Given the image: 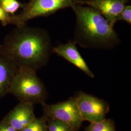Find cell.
<instances>
[{
    "instance_id": "9",
    "label": "cell",
    "mask_w": 131,
    "mask_h": 131,
    "mask_svg": "<svg viewBox=\"0 0 131 131\" xmlns=\"http://www.w3.org/2000/svg\"><path fill=\"white\" fill-rule=\"evenodd\" d=\"M34 104L29 103L20 102L4 118L18 131H20L36 117L34 115Z\"/></svg>"
},
{
    "instance_id": "12",
    "label": "cell",
    "mask_w": 131,
    "mask_h": 131,
    "mask_svg": "<svg viewBox=\"0 0 131 131\" xmlns=\"http://www.w3.org/2000/svg\"><path fill=\"white\" fill-rule=\"evenodd\" d=\"M20 131H48L47 119L44 116L40 118L35 117Z\"/></svg>"
},
{
    "instance_id": "2",
    "label": "cell",
    "mask_w": 131,
    "mask_h": 131,
    "mask_svg": "<svg viewBox=\"0 0 131 131\" xmlns=\"http://www.w3.org/2000/svg\"><path fill=\"white\" fill-rule=\"evenodd\" d=\"M76 16L74 40L84 48L110 49L120 42L114 26L97 10L73 1L70 7Z\"/></svg>"
},
{
    "instance_id": "11",
    "label": "cell",
    "mask_w": 131,
    "mask_h": 131,
    "mask_svg": "<svg viewBox=\"0 0 131 131\" xmlns=\"http://www.w3.org/2000/svg\"><path fill=\"white\" fill-rule=\"evenodd\" d=\"M84 131H117L115 122L111 119L105 118L102 121L90 123L84 128Z\"/></svg>"
},
{
    "instance_id": "14",
    "label": "cell",
    "mask_w": 131,
    "mask_h": 131,
    "mask_svg": "<svg viewBox=\"0 0 131 131\" xmlns=\"http://www.w3.org/2000/svg\"><path fill=\"white\" fill-rule=\"evenodd\" d=\"M47 122L48 131H71L69 127L60 121L47 119Z\"/></svg>"
},
{
    "instance_id": "8",
    "label": "cell",
    "mask_w": 131,
    "mask_h": 131,
    "mask_svg": "<svg viewBox=\"0 0 131 131\" xmlns=\"http://www.w3.org/2000/svg\"><path fill=\"white\" fill-rule=\"evenodd\" d=\"M76 44L74 40H69L66 43L59 44L53 47V53H56L75 66L89 77L94 78L95 75L81 55L76 47Z\"/></svg>"
},
{
    "instance_id": "6",
    "label": "cell",
    "mask_w": 131,
    "mask_h": 131,
    "mask_svg": "<svg viewBox=\"0 0 131 131\" xmlns=\"http://www.w3.org/2000/svg\"><path fill=\"white\" fill-rule=\"evenodd\" d=\"M75 96L77 105L84 122L93 123L106 118L110 107L103 99L83 91L78 92Z\"/></svg>"
},
{
    "instance_id": "7",
    "label": "cell",
    "mask_w": 131,
    "mask_h": 131,
    "mask_svg": "<svg viewBox=\"0 0 131 131\" xmlns=\"http://www.w3.org/2000/svg\"><path fill=\"white\" fill-rule=\"evenodd\" d=\"M129 0H73L80 5H87L97 10L114 26L117 18Z\"/></svg>"
},
{
    "instance_id": "15",
    "label": "cell",
    "mask_w": 131,
    "mask_h": 131,
    "mask_svg": "<svg viewBox=\"0 0 131 131\" xmlns=\"http://www.w3.org/2000/svg\"><path fill=\"white\" fill-rule=\"evenodd\" d=\"M123 21L131 25V6L126 5L117 18V21Z\"/></svg>"
},
{
    "instance_id": "17",
    "label": "cell",
    "mask_w": 131,
    "mask_h": 131,
    "mask_svg": "<svg viewBox=\"0 0 131 131\" xmlns=\"http://www.w3.org/2000/svg\"><path fill=\"white\" fill-rule=\"evenodd\" d=\"M0 131H18L9 124L3 121L0 122Z\"/></svg>"
},
{
    "instance_id": "16",
    "label": "cell",
    "mask_w": 131,
    "mask_h": 131,
    "mask_svg": "<svg viewBox=\"0 0 131 131\" xmlns=\"http://www.w3.org/2000/svg\"><path fill=\"white\" fill-rule=\"evenodd\" d=\"M0 21L3 26H5L12 24V16L6 12L0 6Z\"/></svg>"
},
{
    "instance_id": "13",
    "label": "cell",
    "mask_w": 131,
    "mask_h": 131,
    "mask_svg": "<svg viewBox=\"0 0 131 131\" xmlns=\"http://www.w3.org/2000/svg\"><path fill=\"white\" fill-rule=\"evenodd\" d=\"M0 6L10 15L13 16L23 4L18 0H0Z\"/></svg>"
},
{
    "instance_id": "10",
    "label": "cell",
    "mask_w": 131,
    "mask_h": 131,
    "mask_svg": "<svg viewBox=\"0 0 131 131\" xmlns=\"http://www.w3.org/2000/svg\"><path fill=\"white\" fill-rule=\"evenodd\" d=\"M18 67L0 53V99L9 93L14 75Z\"/></svg>"
},
{
    "instance_id": "3",
    "label": "cell",
    "mask_w": 131,
    "mask_h": 131,
    "mask_svg": "<svg viewBox=\"0 0 131 131\" xmlns=\"http://www.w3.org/2000/svg\"><path fill=\"white\" fill-rule=\"evenodd\" d=\"M36 71L25 67H18L10 88L20 102L35 103H45L47 92L45 86L37 74Z\"/></svg>"
},
{
    "instance_id": "4",
    "label": "cell",
    "mask_w": 131,
    "mask_h": 131,
    "mask_svg": "<svg viewBox=\"0 0 131 131\" xmlns=\"http://www.w3.org/2000/svg\"><path fill=\"white\" fill-rule=\"evenodd\" d=\"M73 0H29L23 4L19 14L12 16V24L16 26L26 24L29 20L41 17H48L60 10L71 7Z\"/></svg>"
},
{
    "instance_id": "5",
    "label": "cell",
    "mask_w": 131,
    "mask_h": 131,
    "mask_svg": "<svg viewBox=\"0 0 131 131\" xmlns=\"http://www.w3.org/2000/svg\"><path fill=\"white\" fill-rule=\"evenodd\" d=\"M43 116L64 123L71 131H78L84 122L81 116L74 96L65 101L48 104H42Z\"/></svg>"
},
{
    "instance_id": "1",
    "label": "cell",
    "mask_w": 131,
    "mask_h": 131,
    "mask_svg": "<svg viewBox=\"0 0 131 131\" xmlns=\"http://www.w3.org/2000/svg\"><path fill=\"white\" fill-rule=\"evenodd\" d=\"M53 47L46 30L25 24L16 26L5 36L0 44V53L18 67L37 71L48 64Z\"/></svg>"
}]
</instances>
